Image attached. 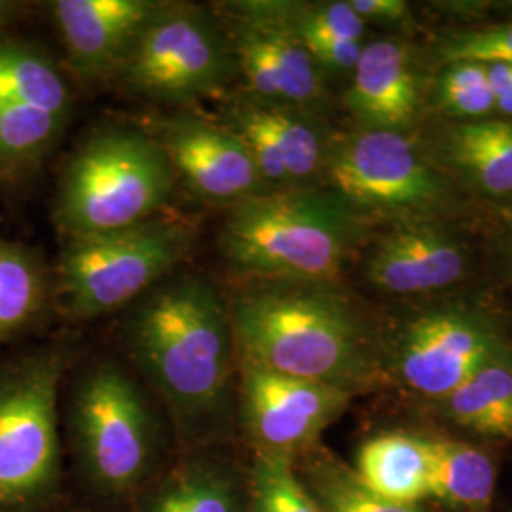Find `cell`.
Returning a JSON list of instances; mask_svg holds the SVG:
<instances>
[{"instance_id": "obj_1", "label": "cell", "mask_w": 512, "mask_h": 512, "mask_svg": "<svg viewBox=\"0 0 512 512\" xmlns=\"http://www.w3.org/2000/svg\"><path fill=\"white\" fill-rule=\"evenodd\" d=\"M120 340L181 452L230 444L238 431V349L228 298L211 279L167 275L129 306Z\"/></svg>"}, {"instance_id": "obj_2", "label": "cell", "mask_w": 512, "mask_h": 512, "mask_svg": "<svg viewBox=\"0 0 512 512\" xmlns=\"http://www.w3.org/2000/svg\"><path fill=\"white\" fill-rule=\"evenodd\" d=\"M164 410L126 361L74 363L61 393L65 456L97 499H135L165 469Z\"/></svg>"}, {"instance_id": "obj_3", "label": "cell", "mask_w": 512, "mask_h": 512, "mask_svg": "<svg viewBox=\"0 0 512 512\" xmlns=\"http://www.w3.org/2000/svg\"><path fill=\"white\" fill-rule=\"evenodd\" d=\"M228 310L239 359L351 395L374 374L365 323L332 283H247Z\"/></svg>"}, {"instance_id": "obj_4", "label": "cell", "mask_w": 512, "mask_h": 512, "mask_svg": "<svg viewBox=\"0 0 512 512\" xmlns=\"http://www.w3.org/2000/svg\"><path fill=\"white\" fill-rule=\"evenodd\" d=\"M363 232V215L330 188H275L228 207L219 251L245 283H332Z\"/></svg>"}, {"instance_id": "obj_5", "label": "cell", "mask_w": 512, "mask_h": 512, "mask_svg": "<svg viewBox=\"0 0 512 512\" xmlns=\"http://www.w3.org/2000/svg\"><path fill=\"white\" fill-rule=\"evenodd\" d=\"M76 361L71 334L0 353V512L67 509L61 393Z\"/></svg>"}, {"instance_id": "obj_6", "label": "cell", "mask_w": 512, "mask_h": 512, "mask_svg": "<svg viewBox=\"0 0 512 512\" xmlns=\"http://www.w3.org/2000/svg\"><path fill=\"white\" fill-rule=\"evenodd\" d=\"M173 186L171 165L147 129L103 126L61 173L55 224L67 239L129 228L158 217Z\"/></svg>"}, {"instance_id": "obj_7", "label": "cell", "mask_w": 512, "mask_h": 512, "mask_svg": "<svg viewBox=\"0 0 512 512\" xmlns=\"http://www.w3.org/2000/svg\"><path fill=\"white\" fill-rule=\"evenodd\" d=\"M194 238L188 222L154 217L107 234L67 239L54 272L55 302L73 321L124 310L175 272Z\"/></svg>"}, {"instance_id": "obj_8", "label": "cell", "mask_w": 512, "mask_h": 512, "mask_svg": "<svg viewBox=\"0 0 512 512\" xmlns=\"http://www.w3.org/2000/svg\"><path fill=\"white\" fill-rule=\"evenodd\" d=\"M236 76L234 50L215 8L160 2L114 82L148 101L186 107L226 93Z\"/></svg>"}, {"instance_id": "obj_9", "label": "cell", "mask_w": 512, "mask_h": 512, "mask_svg": "<svg viewBox=\"0 0 512 512\" xmlns=\"http://www.w3.org/2000/svg\"><path fill=\"white\" fill-rule=\"evenodd\" d=\"M323 175L359 215H423L446 198L437 171L399 131L359 129L330 141Z\"/></svg>"}, {"instance_id": "obj_10", "label": "cell", "mask_w": 512, "mask_h": 512, "mask_svg": "<svg viewBox=\"0 0 512 512\" xmlns=\"http://www.w3.org/2000/svg\"><path fill=\"white\" fill-rule=\"evenodd\" d=\"M230 38L243 90L260 101L310 109L325 99V80L294 29L289 2L215 4Z\"/></svg>"}, {"instance_id": "obj_11", "label": "cell", "mask_w": 512, "mask_h": 512, "mask_svg": "<svg viewBox=\"0 0 512 512\" xmlns=\"http://www.w3.org/2000/svg\"><path fill=\"white\" fill-rule=\"evenodd\" d=\"M351 393L238 357V431L253 452L296 458L348 408Z\"/></svg>"}, {"instance_id": "obj_12", "label": "cell", "mask_w": 512, "mask_h": 512, "mask_svg": "<svg viewBox=\"0 0 512 512\" xmlns=\"http://www.w3.org/2000/svg\"><path fill=\"white\" fill-rule=\"evenodd\" d=\"M507 353V344L486 313L439 308L406 325L397 346V372L412 391L442 401Z\"/></svg>"}, {"instance_id": "obj_13", "label": "cell", "mask_w": 512, "mask_h": 512, "mask_svg": "<svg viewBox=\"0 0 512 512\" xmlns=\"http://www.w3.org/2000/svg\"><path fill=\"white\" fill-rule=\"evenodd\" d=\"M147 131L164 150L175 181L202 202L232 207L268 190L245 143L220 120L177 110Z\"/></svg>"}, {"instance_id": "obj_14", "label": "cell", "mask_w": 512, "mask_h": 512, "mask_svg": "<svg viewBox=\"0 0 512 512\" xmlns=\"http://www.w3.org/2000/svg\"><path fill=\"white\" fill-rule=\"evenodd\" d=\"M158 0H55L48 14L82 82L114 80Z\"/></svg>"}, {"instance_id": "obj_15", "label": "cell", "mask_w": 512, "mask_h": 512, "mask_svg": "<svg viewBox=\"0 0 512 512\" xmlns=\"http://www.w3.org/2000/svg\"><path fill=\"white\" fill-rule=\"evenodd\" d=\"M135 512H249L247 467L230 444L181 452L135 497Z\"/></svg>"}, {"instance_id": "obj_16", "label": "cell", "mask_w": 512, "mask_h": 512, "mask_svg": "<svg viewBox=\"0 0 512 512\" xmlns=\"http://www.w3.org/2000/svg\"><path fill=\"white\" fill-rule=\"evenodd\" d=\"M465 247L433 222H410L385 234L366 260L368 281L385 293L420 294L458 283Z\"/></svg>"}, {"instance_id": "obj_17", "label": "cell", "mask_w": 512, "mask_h": 512, "mask_svg": "<svg viewBox=\"0 0 512 512\" xmlns=\"http://www.w3.org/2000/svg\"><path fill=\"white\" fill-rule=\"evenodd\" d=\"M418 103V76L403 42L385 38L366 44L346 93L353 118L363 129L401 133L414 122Z\"/></svg>"}, {"instance_id": "obj_18", "label": "cell", "mask_w": 512, "mask_h": 512, "mask_svg": "<svg viewBox=\"0 0 512 512\" xmlns=\"http://www.w3.org/2000/svg\"><path fill=\"white\" fill-rule=\"evenodd\" d=\"M55 302L54 272L37 249L0 238V353L35 336Z\"/></svg>"}, {"instance_id": "obj_19", "label": "cell", "mask_w": 512, "mask_h": 512, "mask_svg": "<svg viewBox=\"0 0 512 512\" xmlns=\"http://www.w3.org/2000/svg\"><path fill=\"white\" fill-rule=\"evenodd\" d=\"M427 439L404 433H385L363 442L353 473L370 492L397 505H410L429 497Z\"/></svg>"}, {"instance_id": "obj_20", "label": "cell", "mask_w": 512, "mask_h": 512, "mask_svg": "<svg viewBox=\"0 0 512 512\" xmlns=\"http://www.w3.org/2000/svg\"><path fill=\"white\" fill-rule=\"evenodd\" d=\"M289 14L321 73H353L365 48L366 23L349 2H289Z\"/></svg>"}, {"instance_id": "obj_21", "label": "cell", "mask_w": 512, "mask_h": 512, "mask_svg": "<svg viewBox=\"0 0 512 512\" xmlns=\"http://www.w3.org/2000/svg\"><path fill=\"white\" fill-rule=\"evenodd\" d=\"M25 105L69 116L73 93L52 55L37 44L0 42V107Z\"/></svg>"}, {"instance_id": "obj_22", "label": "cell", "mask_w": 512, "mask_h": 512, "mask_svg": "<svg viewBox=\"0 0 512 512\" xmlns=\"http://www.w3.org/2000/svg\"><path fill=\"white\" fill-rule=\"evenodd\" d=\"M450 164L488 196L512 194V122H461L446 137Z\"/></svg>"}, {"instance_id": "obj_23", "label": "cell", "mask_w": 512, "mask_h": 512, "mask_svg": "<svg viewBox=\"0 0 512 512\" xmlns=\"http://www.w3.org/2000/svg\"><path fill=\"white\" fill-rule=\"evenodd\" d=\"M429 497L463 512H488L492 507L495 469L476 446L458 440L427 439Z\"/></svg>"}, {"instance_id": "obj_24", "label": "cell", "mask_w": 512, "mask_h": 512, "mask_svg": "<svg viewBox=\"0 0 512 512\" xmlns=\"http://www.w3.org/2000/svg\"><path fill=\"white\" fill-rule=\"evenodd\" d=\"M450 420L482 437L512 440V355L480 368L442 399Z\"/></svg>"}, {"instance_id": "obj_25", "label": "cell", "mask_w": 512, "mask_h": 512, "mask_svg": "<svg viewBox=\"0 0 512 512\" xmlns=\"http://www.w3.org/2000/svg\"><path fill=\"white\" fill-rule=\"evenodd\" d=\"M245 95L249 97L258 120L274 139L289 188L306 186L315 177L323 175L330 143L323 139L321 131L315 128L310 118L304 116L302 110L266 103L249 93Z\"/></svg>"}, {"instance_id": "obj_26", "label": "cell", "mask_w": 512, "mask_h": 512, "mask_svg": "<svg viewBox=\"0 0 512 512\" xmlns=\"http://www.w3.org/2000/svg\"><path fill=\"white\" fill-rule=\"evenodd\" d=\"M321 512H420L410 505H397L370 492L353 469L313 448L302 459L298 473Z\"/></svg>"}, {"instance_id": "obj_27", "label": "cell", "mask_w": 512, "mask_h": 512, "mask_svg": "<svg viewBox=\"0 0 512 512\" xmlns=\"http://www.w3.org/2000/svg\"><path fill=\"white\" fill-rule=\"evenodd\" d=\"M67 118L25 105L0 107V177L35 167L54 147Z\"/></svg>"}, {"instance_id": "obj_28", "label": "cell", "mask_w": 512, "mask_h": 512, "mask_svg": "<svg viewBox=\"0 0 512 512\" xmlns=\"http://www.w3.org/2000/svg\"><path fill=\"white\" fill-rule=\"evenodd\" d=\"M249 512H321L287 454L253 452L247 467Z\"/></svg>"}, {"instance_id": "obj_29", "label": "cell", "mask_w": 512, "mask_h": 512, "mask_svg": "<svg viewBox=\"0 0 512 512\" xmlns=\"http://www.w3.org/2000/svg\"><path fill=\"white\" fill-rule=\"evenodd\" d=\"M437 101L448 116L467 122L486 120L495 112V97L490 88L486 63L456 61L444 65Z\"/></svg>"}, {"instance_id": "obj_30", "label": "cell", "mask_w": 512, "mask_h": 512, "mask_svg": "<svg viewBox=\"0 0 512 512\" xmlns=\"http://www.w3.org/2000/svg\"><path fill=\"white\" fill-rule=\"evenodd\" d=\"M437 57L442 67L456 61L512 63V25L454 33L442 40Z\"/></svg>"}, {"instance_id": "obj_31", "label": "cell", "mask_w": 512, "mask_h": 512, "mask_svg": "<svg viewBox=\"0 0 512 512\" xmlns=\"http://www.w3.org/2000/svg\"><path fill=\"white\" fill-rule=\"evenodd\" d=\"M353 12L365 23L408 25L410 8L403 0H348Z\"/></svg>"}, {"instance_id": "obj_32", "label": "cell", "mask_w": 512, "mask_h": 512, "mask_svg": "<svg viewBox=\"0 0 512 512\" xmlns=\"http://www.w3.org/2000/svg\"><path fill=\"white\" fill-rule=\"evenodd\" d=\"M486 67L494 92L495 110L512 116V63H486Z\"/></svg>"}, {"instance_id": "obj_33", "label": "cell", "mask_w": 512, "mask_h": 512, "mask_svg": "<svg viewBox=\"0 0 512 512\" xmlns=\"http://www.w3.org/2000/svg\"><path fill=\"white\" fill-rule=\"evenodd\" d=\"M25 12V4L16 0H0V27L10 25Z\"/></svg>"}, {"instance_id": "obj_34", "label": "cell", "mask_w": 512, "mask_h": 512, "mask_svg": "<svg viewBox=\"0 0 512 512\" xmlns=\"http://www.w3.org/2000/svg\"><path fill=\"white\" fill-rule=\"evenodd\" d=\"M509 241H511V245H509V251H511V258H512V219H511V238H509Z\"/></svg>"}, {"instance_id": "obj_35", "label": "cell", "mask_w": 512, "mask_h": 512, "mask_svg": "<svg viewBox=\"0 0 512 512\" xmlns=\"http://www.w3.org/2000/svg\"><path fill=\"white\" fill-rule=\"evenodd\" d=\"M61 512H73V511H69V509H65V511H61Z\"/></svg>"}]
</instances>
